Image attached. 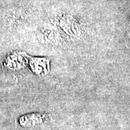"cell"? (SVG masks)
Instances as JSON below:
<instances>
[{"label":"cell","mask_w":130,"mask_h":130,"mask_svg":"<svg viewBox=\"0 0 130 130\" xmlns=\"http://www.w3.org/2000/svg\"><path fill=\"white\" fill-rule=\"evenodd\" d=\"M128 35H129V37H130V18L129 20L128 21V30H127Z\"/></svg>","instance_id":"1"}]
</instances>
